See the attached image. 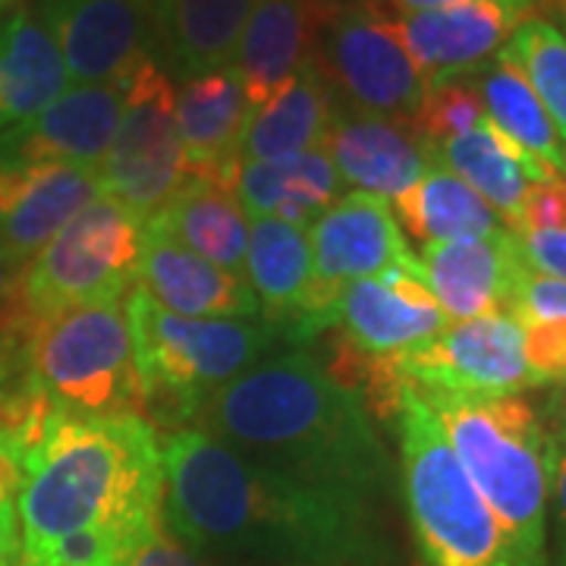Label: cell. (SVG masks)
Segmentation results:
<instances>
[{
  "label": "cell",
  "instance_id": "cell-26",
  "mask_svg": "<svg viewBox=\"0 0 566 566\" xmlns=\"http://www.w3.org/2000/svg\"><path fill=\"white\" fill-rule=\"evenodd\" d=\"M151 221L177 243L245 281L249 218L237 199V186L211 177H189L182 189ZM148 223V221H145Z\"/></svg>",
  "mask_w": 566,
  "mask_h": 566
},
{
  "label": "cell",
  "instance_id": "cell-12",
  "mask_svg": "<svg viewBox=\"0 0 566 566\" xmlns=\"http://www.w3.org/2000/svg\"><path fill=\"white\" fill-rule=\"evenodd\" d=\"M403 385L469 397H516L542 387L526 363L523 327L510 315L457 322L434 340L390 359Z\"/></svg>",
  "mask_w": 566,
  "mask_h": 566
},
{
  "label": "cell",
  "instance_id": "cell-39",
  "mask_svg": "<svg viewBox=\"0 0 566 566\" xmlns=\"http://www.w3.org/2000/svg\"><path fill=\"white\" fill-rule=\"evenodd\" d=\"M516 315H554V318H566V283L551 281L542 274H532L528 271L523 283H520V293H516V303L510 318Z\"/></svg>",
  "mask_w": 566,
  "mask_h": 566
},
{
  "label": "cell",
  "instance_id": "cell-38",
  "mask_svg": "<svg viewBox=\"0 0 566 566\" xmlns=\"http://www.w3.org/2000/svg\"><path fill=\"white\" fill-rule=\"evenodd\" d=\"M129 566H211V560H205L199 551L180 542L161 520V526L155 528L133 554Z\"/></svg>",
  "mask_w": 566,
  "mask_h": 566
},
{
  "label": "cell",
  "instance_id": "cell-21",
  "mask_svg": "<svg viewBox=\"0 0 566 566\" xmlns=\"http://www.w3.org/2000/svg\"><path fill=\"white\" fill-rule=\"evenodd\" d=\"M249 102L237 66L208 70L177 92V133L189 177H211L237 186Z\"/></svg>",
  "mask_w": 566,
  "mask_h": 566
},
{
  "label": "cell",
  "instance_id": "cell-43",
  "mask_svg": "<svg viewBox=\"0 0 566 566\" xmlns=\"http://www.w3.org/2000/svg\"><path fill=\"white\" fill-rule=\"evenodd\" d=\"M542 422H545L547 434L566 438V381L554 385V394H551V400H547V409H545V416H542Z\"/></svg>",
  "mask_w": 566,
  "mask_h": 566
},
{
  "label": "cell",
  "instance_id": "cell-34",
  "mask_svg": "<svg viewBox=\"0 0 566 566\" xmlns=\"http://www.w3.org/2000/svg\"><path fill=\"white\" fill-rule=\"evenodd\" d=\"M516 324L523 327L528 368L535 371L542 387L566 381V318L516 315Z\"/></svg>",
  "mask_w": 566,
  "mask_h": 566
},
{
  "label": "cell",
  "instance_id": "cell-35",
  "mask_svg": "<svg viewBox=\"0 0 566 566\" xmlns=\"http://www.w3.org/2000/svg\"><path fill=\"white\" fill-rule=\"evenodd\" d=\"M535 230H566V177L535 182L526 192L513 233H535Z\"/></svg>",
  "mask_w": 566,
  "mask_h": 566
},
{
  "label": "cell",
  "instance_id": "cell-47",
  "mask_svg": "<svg viewBox=\"0 0 566 566\" xmlns=\"http://www.w3.org/2000/svg\"><path fill=\"white\" fill-rule=\"evenodd\" d=\"M0 566H29V564H25V557H22V551H20V554H13L10 560H3Z\"/></svg>",
  "mask_w": 566,
  "mask_h": 566
},
{
  "label": "cell",
  "instance_id": "cell-33",
  "mask_svg": "<svg viewBox=\"0 0 566 566\" xmlns=\"http://www.w3.org/2000/svg\"><path fill=\"white\" fill-rule=\"evenodd\" d=\"M485 117L488 114L485 107H482V95L475 88V80L465 76V80L431 85L424 92L419 111L412 114L409 129H412V136L422 142L424 148H431L438 142H447L453 139V136H463L469 129H475Z\"/></svg>",
  "mask_w": 566,
  "mask_h": 566
},
{
  "label": "cell",
  "instance_id": "cell-16",
  "mask_svg": "<svg viewBox=\"0 0 566 566\" xmlns=\"http://www.w3.org/2000/svg\"><path fill=\"white\" fill-rule=\"evenodd\" d=\"M126 80L70 85L20 126L0 133V164H76L92 167L107 155L123 111Z\"/></svg>",
  "mask_w": 566,
  "mask_h": 566
},
{
  "label": "cell",
  "instance_id": "cell-25",
  "mask_svg": "<svg viewBox=\"0 0 566 566\" xmlns=\"http://www.w3.org/2000/svg\"><path fill=\"white\" fill-rule=\"evenodd\" d=\"M245 283L259 303V318L290 344L312 286V245L303 227L274 218L249 221Z\"/></svg>",
  "mask_w": 566,
  "mask_h": 566
},
{
  "label": "cell",
  "instance_id": "cell-23",
  "mask_svg": "<svg viewBox=\"0 0 566 566\" xmlns=\"http://www.w3.org/2000/svg\"><path fill=\"white\" fill-rule=\"evenodd\" d=\"M315 25L318 17L305 0H252L233 57L249 114L271 102L312 57Z\"/></svg>",
  "mask_w": 566,
  "mask_h": 566
},
{
  "label": "cell",
  "instance_id": "cell-40",
  "mask_svg": "<svg viewBox=\"0 0 566 566\" xmlns=\"http://www.w3.org/2000/svg\"><path fill=\"white\" fill-rule=\"evenodd\" d=\"M547 469L557 516V566H566V438L547 434Z\"/></svg>",
  "mask_w": 566,
  "mask_h": 566
},
{
  "label": "cell",
  "instance_id": "cell-37",
  "mask_svg": "<svg viewBox=\"0 0 566 566\" xmlns=\"http://www.w3.org/2000/svg\"><path fill=\"white\" fill-rule=\"evenodd\" d=\"M25 264L17 262L13 255L0 252V346L10 340H22L29 331L20 303V281Z\"/></svg>",
  "mask_w": 566,
  "mask_h": 566
},
{
  "label": "cell",
  "instance_id": "cell-24",
  "mask_svg": "<svg viewBox=\"0 0 566 566\" xmlns=\"http://www.w3.org/2000/svg\"><path fill=\"white\" fill-rule=\"evenodd\" d=\"M252 0H155V63L192 80L230 66Z\"/></svg>",
  "mask_w": 566,
  "mask_h": 566
},
{
  "label": "cell",
  "instance_id": "cell-44",
  "mask_svg": "<svg viewBox=\"0 0 566 566\" xmlns=\"http://www.w3.org/2000/svg\"><path fill=\"white\" fill-rule=\"evenodd\" d=\"M400 13H419V10H441V7H457L469 0H390Z\"/></svg>",
  "mask_w": 566,
  "mask_h": 566
},
{
  "label": "cell",
  "instance_id": "cell-20",
  "mask_svg": "<svg viewBox=\"0 0 566 566\" xmlns=\"http://www.w3.org/2000/svg\"><path fill=\"white\" fill-rule=\"evenodd\" d=\"M322 151L331 158L340 182L381 199H403L431 167L424 145L406 123L340 111L327 126Z\"/></svg>",
  "mask_w": 566,
  "mask_h": 566
},
{
  "label": "cell",
  "instance_id": "cell-19",
  "mask_svg": "<svg viewBox=\"0 0 566 566\" xmlns=\"http://www.w3.org/2000/svg\"><path fill=\"white\" fill-rule=\"evenodd\" d=\"M136 286L182 318H259V303L243 277L205 262L155 221L142 223Z\"/></svg>",
  "mask_w": 566,
  "mask_h": 566
},
{
  "label": "cell",
  "instance_id": "cell-10",
  "mask_svg": "<svg viewBox=\"0 0 566 566\" xmlns=\"http://www.w3.org/2000/svg\"><path fill=\"white\" fill-rule=\"evenodd\" d=\"M95 174L102 199L139 223L161 214L189 180L177 133V88L155 61H142L126 76L120 123Z\"/></svg>",
  "mask_w": 566,
  "mask_h": 566
},
{
  "label": "cell",
  "instance_id": "cell-17",
  "mask_svg": "<svg viewBox=\"0 0 566 566\" xmlns=\"http://www.w3.org/2000/svg\"><path fill=\"white\" fill-rule=\"evenodd\" d=\"M95 199L102 189L92 167L0 164V252L32 262Z\"/></svg>",
  "mask_w": 566,
  "mask_h": 566
},
{
  "label": "cell",
  "instance_id": "cell-41",
  "mask_svg": "<svg viewBox=\"0 0 566 566\" xmlns=\"http://www.w3.org/2000/svg\"><path fill=\"white\" fill-rule=\"evenodd\" d=\"M22 485V450L13 441H0V506L17 504Z\"/></svg>",
  "mask_w": 566,
  "mask_h": 566
},
{
  "label": "cell",
  "instance_id": "cell-48",
  "mask_svg": "<svg viewBox=\"0 0 566 566\" xmlns=\"http://www.w3.org/2000/svg\"><path fill=\"white\" fill-rule=\"evenodd\" d=\"M10 3H13V0H0V10H7Z\"/></svg>",
  "mask_w": 566,
  "mask_h": 566
},
{
  "label": "cell",
  "instance_id": "cell-15",
  "mask_svg": "<svg viewBox=\"0 0 566 566\" xmlns=\"http://www.w3.org/2000/svg\"><path fill=\"white\" fill-rule=\"evenodd\" d=\"M450 322L419 274H387L346 286L331 340L359 359H394L434 340Z\"/></svg>",
  "mask_w": 566,
  "mask_h": 566
},
{
  "label": "cell",
  "instance_id": "cell-18",
  "mask_svg": "<svg viewBox=\"0 0 566 566\" xmlns=\"http://www.w3.org/2000/svg\"><path fill=\"white\" fill-rule=\"evenodd\" d=\"M422 283L447 322L510 315L528 274L516 237L504 230L488 240L431 243L419 252Z\"/></svg>",
  "mask_w": 566,
  "mask_h": 566
},
{
  "label": "cell",
  "instance_id": "cell-36",
  "mask_svg": "<svg viewBox=\"0 0 566 566\" xmlns=\"http://www.w3.org/2000/svg\"><path fill=\"white\" fill-rule=\"evenodd\" d=\"M513 237L532 274L566 283V230H535V233H513Z\"/></svg>",
  "mask_w": 566,
  "mask_h": 566
},
{
  "label": "cell",
  "instance_id": "cell-3",
  "mask_svg": "<svg viewBox=\"0 0 566 566\" xmlns=\"http://www.w3.org/2000/svg\"><path fill=\"white\" fill-rule=\"evenodd\" d=\"M189 428L252 463L365 497L390 475L387 447L363 397L337 385L308 349L252 365L205 397Z\"/></svg>",
  "mask_w": 566,
  "mask_h": 566
},
{
  "label": "cell",
  "instance_id": "cell-31",
  "mask_svg": "<svg viewBox=\"0 0 566 566\" xmlns=\"http://www.w3.org/2000/svg\"><path fill=\"white\" fill-rule=\"evenodd\" d=\"M472 80H475V88L482 95L488 120L516 142L526 155H532L535 161H542L554 174L566 177V142L560 139L557 126L547 117L542 102L535 98V92L528 88L523 73L513 63L497 57L494 66L475 73Z\"/></svg>",
  "mask_w": 566,
  "mask_h": 566
},
{
  "label": "cell",
  "instance_id": "cell-6",
  "mask_svg": "<svg viewBox=\"0 0 566 566\" xmlns=\"http://www.w3.org/2000/svg\"><path fill=\"white\" fill-rule=\"evenodd\" d=\"M397 441L406 513L428 566H513L510 547L485 497L469 482L444 428L422 394L403 387Z\"/></svg>",
  "mask_w": 566,
  "mask_h": 566
},
{
  "label": "cell",
  "instance_id": "cell-11",
  "mask_svg": "<svg viewBox=\"0 0 566 566\" xmlns=\"http://www.w3.org/2000/svg\"><path fill=\"white\" fill-rule=\"evenodd\" d=\"M312 286L300 327L290 344L305 346L334 327L337 303L349 283L387 274H419V255L409 249L394 208L371 192H346L308 227Z\"/></svg>",
  "mask_w": 566,
  "mask_h": 566
},
{
  "label": "cell",
  "instance_id": "cell-4",
  "mask_svg": "<svg viewBox=\"0 0 566 566\" xmlns=\"http://www.w3.org/2000/svg\"><path fill=\"white\" fill-rule=\"evenodd\" d=\"M416 390L444 428L469 482L494 513L513 566H547L551 469L538 409L523 394L469 397L434 387Z\"/></svg>",
  "mask_w": 566,
  "mask_h": 566
},
{
  "label": "cell",
  "instance_id": "cell-14",
  "mask_svg": "<svg viewBox=\"0 0 566 566\" xmlns=\"http://www.w3.org/2000/svg\"><path fill=\"white\" fill-rule=\"evenodd\" d=\"M535 3L538 0H469L441 10L400 13L397 32L424 88H431L488 70Z\"/></svg>",
  "mask_w": 566,
  "mask_h": 566
},
{
  "label": "cell",
  "instance_id": "cell-32",
  "mask_svg": "<svg viewBox=\"0 0 566 566\" xmlns=\"http://www.w3.org/2000/svg\"><path fill=\"white\" fill-rule=\"evenodd\" d=\"M513 63L566 142V35L545 17H526L497 54Z\"/></svg>",
  "mask_w": 566,
  "mask_h": 566
},
{
  "label": "cell",
  "instance_id": "cell-9",
  "mask_svg": "<svg viewBox=\"0 0 566 566\" xmlns=\"http://www.w3.org/2000/svg\"><path fill=\"white\" fill-rule=\"evenodd\" d=\"M312 63L340 111L406 123L424 98V80L381 0H353L315 25Z\"/></svg>",
  "mask_w": 566,
  "mask_h": 566
},
{
  "label": "cell",
  "instance_id": "cell-1",
  "mask_svg": "<svg viewBox=\"0 0 566 566\" xmlns=\"http://www.w3.org/2000/svg\"><path fill=\"white\" fill-rule=\"evenodd\" d=\"M164 523L205 560L368 566L381 560L371 497L252 463L196 428L161 438Z\"/></svg>",
  "mask_w": 566,
  "mask_h": 566
},
{
  "label": "cell",
  "instance_id": "cell-42",
  "mask_svg": "<svg viewBox=\"0 0 566 566\" xmlns=\"http://www.w3.org/2000/svg\"><path fill=\"white\" fill-rule=\"evenodd\" d=\"M22 551L20 538V516H17V504L0 506V564L10 560L13 554Z\"/></svg>",
  "mask_w": 566,
  "mask_h": 566
},
{
  "label": "cell",
  "instance_id": "cell-45",
  "mask_svg": "<svg viewBox=\"0 0 566 566\" xmlns=\"http://www.w3.org/2000/svg\"><path fill=\"white\" fill-rule=\"evenodd\" d=\"M305 3H308V7L315 10V17L322 20L327 10H334V7H344V3H353V0H305Z\"/></svg>",
  "mask_w": 566,
  "mask_h": 566
},
{
  "label": "cell",
  "instance_id": "cell-28",
  "mask_svg": "<svg viewBox=\"0 0 566 566\" xmlns=\"http://www.w3.org/2000/svg\"><path fill=\"white\" fill-rule=\"evenodd\" d=\"M334 114L337 102L308 57L271 102L249 114L240 161H281L322 148Z\"/></svg>",
  "mask_w": 566,
  "mask_h": 566
},
{
  "label": "cell",
  "instance_id": "cell-29",
  "mask_svg": "<svg viewBox=\"0 0 566 566\" xmlns=\"http://www.w3.org/2000/svg\"><path fill=\"white\" fill-rule=\"evenodd\" d=\"M70 88L57 44L29 10L0 20V133L35 117Z\"/></svg>",
  "mask_w": 566,
  "mask_h": 566
},
{
  "label": "cell",
  "instance_id": "cell-30",
  "mask_svg": "<svg viewBox=\"0 0 566 566\" xmlns=\"http://www.w3.org/2000/svg\"><path fill=\"white\" fill-rule=\"evenodd\" d=\"M394 208L397 221L422 245L488 240L506 230L494 208L472 186L434 164Z\"/></svg>",
  "mask_w": 566,
  "mask_h": 566
},
{
  "label": "cell",
  "instance_id": "cell-46",
  "mask_svg": "<svg viewBox=\"0 0 566 566\" xmlns=\"http://www.w3.org/2000/svg\"><path fill=\"white\" fill-rule=\"evenodd\" d=\"M538 3H542V0H538ZM547 3L554 7V13H557V17H560V22L566 25V0H547ZM564 35H566V32H564Z\"/></svg>",
  "mask_w": 566,
  "mask_h": 566
},
{
  "label": "cell",
  "instance_id": "cell-27",
  "mask_svg": "<svg viewBox=\"0 0 566 566\" xmlns=\"http://www.w3.org/2000/svg\"><path fill=\"white\" fill-rule=\"evenodd\" d=\"M237 199L249 221L274 218L305 230L340 199V177L322 148L281 161H243Z\"/></svg>",
  "mask_w": 566,
  "mask_h": 566
},
{
  "label": "cell",
  "instance_id": "cell-5",
  "mask_svg": "<svg viewBox=\"0 0 566 566\" xmlns=\"http://www.w3.org/2000/svg\"><path fill=\"white\" fill-rule=\"evenodd\" d=\"M136 368L148 397V422L189 428L205 397L268 359L281 334L243 318H182L139 286L123 300Z\"/></svg>",
  "mask_w": 566,
  "mask_h": 566
},
{
  "label": "cell",
  "instance_id": "cell-8",
  "mask_svg": "<svg viewBox=\"0 0 566 566\" xmlns=\"http://www.w3.org/2000/svg\"><path fill=\"white\" fill-rule=\"evenodd\" d=\"M139 240L136 218L107 199H95L22 268L25 324L32 327L76 305L123 303L136 286Z\"/></svg>",
  "mask_w": 566,
  "mask_h": 566
},
{
  "label": "cell",
  "instance_id": "cell-13",
  "mask_svg": "<svg viewBox=\"0 0 566 566\" xmlns=\"http://www.w3.org/2000/svg\"><path fill=\"white\" fill-rule=\"evenodd\" d=\"M44 29L76 85L126 80L155 61V0H44Z\"/></svg>",
  "mask_w": 566,
  "mask_h": 566
},
{
  "label": "cell",
  "instance_id": "cell-7",
  "mask_svg": "<svg viewBox=\"0 0 566 566\" xmlns=\"http://www.w3.org/2000/svg\"><path fill=\"white\" fill-rule=\"evenodd\" d=\"M20 353L29 378L54 406L148 422L123 303L76 305L35 322L22 334Z\"/></svg>",
  "mask_w": 566,
  "mask_h": 566
},
{
  "label": "cell",
  "instance_id": "cell-22",
  "mask_svg": "<svg viewBox=\"0 0 566 566\" xmlns=\"http://www.w3.org/2000/svg\"><path fill=\"white\" fill-rule=\"evenodd\" d=\"M434 167H444L465 186H472L485 199L494 214L513 233L520 221V208L535 182L554 180L557 174L526 155L516 142L504 136L494 123L482 120L463 136L438 142L424 148Z\"/></svg>",
  "mask_w": 566,
  "mask_h": 566
},
{
  "label": "cell",
  "instance_id": "cell-2",
  "mask_svg": "<svg viewBox=\"0 0 566 566\" xmlns=\"http://www.w3.org/2000/svg\"><path fill=\"white\" fill-rule=\"evenodd\" d=\"M17 516L29 566H129L164 520L158 428L57 406L22 457Z\"/></svg>",
  "mask_w": 566,
  "mask_h": 566
}]
</instances>
